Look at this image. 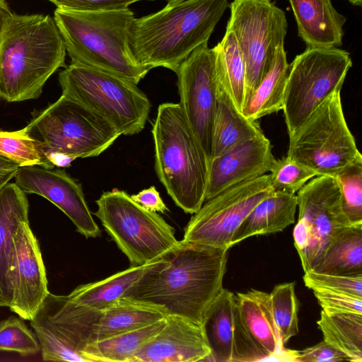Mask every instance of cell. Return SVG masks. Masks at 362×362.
I'll use <instances>...</instances> for the list:
<instances>
[{
    "instance_id": "cell-1",
    "label": "cell",
    "mask_w": 362,
    "mask_h": 362,
    "mask_svg": "<svg viewBox=\"0 0 362 362\" xmlns=\"http://www.w3.org/2000/svg\"><path fill=\"white\" fill-rule=\"evenodd\" d=\"M228 250L180 240L124 297L157 305L168 315L202 324L223 288Z\"/></svg>"
},
{
    "instance_id": "cell-2",
    "label": "cell",
    "mask_w": 362,
    "mask_h": 362,
    "mask_svg": "<svg viewBox=\"0 0 362 362\" xmlns=\"http://www.w3.org/2000/svg\"><path fill=\"white\" fill-rule=\"evenodd\" d=\"M66 52L54 17L12 13L0 37V98L13 103L39 98L49 78L66 67Z\"/></svg>"
},
{
    "instance_id": "cell-3",
    "label": "cell",
    "mask_w": 362,
    "mask_h": 362,
    "mask_svg": "<svg viewBox=\"0 0 362 362\" xmlns=\"http://www.w3.org/2000/svg\"><path fill=\"white\" fill-rule=\"evenodd\" d=\"M228 6V0H184L135 18L129 31L134 59L151 69L175 72L196 48L208 42Z\"/></svg>"
},
{
    "instance_id": "cell-4",
    "label": "cell",
    "mask_w": 362,
    "mask_h": 362,
    "mask_svg": "<svg viewBox=\"0 0 362 362\" xmlns=\"http://www.w3.org/2000/svg\"><path fill=\"white\" fill-rule=\"evenodd\" d=\"M134 18L129 7L92 11L57 8L54 12L71 64L112 74L137 85L151 69L138 63L129 47V31Z\"/></svg>"
},
{
    "instance_id": "cell-5",
    "label": "cell",
    "mask_w": 362,
    "mask_h": 362,
    "mask_svg": "<svg viewBox=\"0 0 362 362\" xmlns=\"http://www.w3.org/2000/svg\"><path fill=\"white\" fill-rule=\"evenodd\" d=\"M151 132L159 180L176 206L195 214L205 201L209 162L179 103L158 106Z\"/></svg>"
},
{
    "instance_id": "cell-6",
    "label": "cell",
    "mask_w": 362,
    "mask_h": 362,
    "mask_svg": "<svg viewBox=\"0 0 362 362\" xmlns=\"http://www.w3.org/2000/svg\"><path fill=\"white\" fill-rule=\"evenodd\" d=\"M58 79L62 95L105 119L121 135H134L144 128L151 103L133 82L74 64L60 71Z\"/></svg>"
},
{
    "instance_id": "cell-7",
    "label": "cell",
    "mask_w": 362,
    "mask_h": 362,
    "mask_svg": "<svg viewBox=\"0 0 362 362\" xmlns=\"http://www.w3.org/2000/svg\"><path fill=\"white\" fill-rule=\"evenodd\" d=\"M286 156L317 176L332 177L362 160L344 115L341 89L332 93L289 136Z\"/></svg>"
},
{
    "instance_id": "cell-8",
    "label": "cell",
    "mask_w": 362,
    "mask_h": 362,
    "mask_svg": "<svg viewBox=\"0 0 362 362\" xmlns=\"http://www.w3.org/2000/svg\"><path fill=\"white\" fill-rule=\"evenodd\" d=\"M95 203L94 215L131 266L157 261L179 243L175 229L163 217L140 206L125 191L105 192Z\"/></svg>"
},
{
    "instance_id": "cell-9",
    "label": "cell",
    "mask_w": 362,
    "mask_h": 362,
    "mask_svg": "<svg viewBox=\"0 0 362 362\" xmlns=\"http://www.w3.org/2000/svg\"><path fill=\"white\" fill-rule=\"evenodd\" d=\"M25 128L45 155L59 152L76 159L99 156L121 135L105 119L64 95Z\"/></svg>"
},
{
    "instance_id": "cell-10",
    "label": "cell",
    "mask_w": 362,
    "mask_h": 362,
    "mask_svg": "<svg viewBox=\"0 0 362 362\" xmlns=\"http://www.w3.org/2000/svg\"><path fill=\"white\" fill-rule=\"evenodd\" d=\"M352 66L349 52L339 47H307L289 64L284 115L288 136L334 90L341 89Z\"/></svg>"
},
{
    "instance_id": "cell-11",
    "label": "cell",
    "mask_w": 362,
    "mask_h": 362,
    "mask_svg": "<svg viewBox=\"0 0 362 362\" xmlns=\"http://www.w3.org/2000/svg\"><path fill=\"white\" fill-rule=\"evenodd\" d=\"M228 7L226 30L235 36L245 63L248 100L284 45L288 23L272 0H233Z\"/></svg>"
},
{
    "instance_id": "cell-12",
    "label": "cell",
    "mask_w": 362,
    "mask_h": 362,
    "mask_svg": "<svg viewBox=\"0 0 362 362\" xmlns=\"http://www.w3.org/2000/svg\"><path fill=\"white\" fill-rule=\"evenodd\" d=\"M296 196L298 217L293 237L303 269L307 272L321 258L334 233L350 223L342 210L334 177L316 176Z\"/></svg>"
},
{
    "instance_id": "cell-13",
    "label": "cell",
    "mask_w": 362,
    "mask_h": 362,
    "mask_svg": "<svg viewBox=\"0 0 362 362\" xmlns=\"http://www.w3.org/2000/svg\"><path fill=\"white\" fill-rule=\"evenodd\" d=\"M269 174L238 184L206 200L185 228L182 241L229 249L251 210L274 191Z\"/></svg>"
},
{
    "instance_id": "cell-14",
    "label": "cell",
    "mask_w": 362,
    "mask_h": 362,
    "mask_svg": "<svg viewBox=\"0 0 362 362\" xmlns=\"http://www.w3.org/2000/svg\"><path fill=\"white\" fill-rule=\"evenodd\" d=\"M175 73L177 78L180 107L209 165L217 91L213 48L209 47L208 42L199 46Z\"/></svg>"
},
{
    "instance_id": "cell-15",
    "label": "cell",
    "mask_w": 362,
    "mask_h": 362,
    "mask_svg": "<svg viewBox=\"0 0 362 362\" xmlns=\"http://www.w3.org/2000/svg\"><path fill=\"white\" fill-rule=\"evenodd\" d=\"M211 349L208 361H259L266 355L256 346L240 315L236 296L222 288L206 310L202 322Z\"/></svg>"
},
{
    "instance_id": "cell-16",
    "label": "cell",
    "mask_w": 362,
    "mask_h": 362,
    "mask_svg": "<svg viewBox=\"0 0 362 362\" xmlns=\"http://www.w3.org/2000/svg\"><path fill=\"white\" fill-rule=\"evenodd\" d=\"M16 184L25 194L40 195L58 207L85 238H97L101 230L94 221L79 183L64 170L39 165L19 167Z\"/></svg>"
},
{
    "instance_id": "cell-17",
    "label": "cell",
    "mask_w": 362,
    "mask_h": 362,
    "mask_svg": "<svg viewBox=\"0 0 362 362\" xmlns=\"http://www.w3.org/2000/svg\"><path fill=\"white\" fill-rule=\"evenodd\" d=\"M13 296L10 310L31 320L47 296L46 270L38 241L29 221H22L13 234Z\"/></svg>"
},
{
    "instance_id": "cell-18",
    "label": "cell",
    "mask_w": 362,
    "mask_h": 362,
    "mask_svg": "<svg viewBox=\"0 0 362 362\" xmlns=\"http://www.w3.org/2000/svg\"><path fill=\"white\" fill-rule=\"evenodd\" d=\"M275 160L271 142L264 133L237 144L210 161L205 201L228 188L265 175Z\"/></svg>"
},
{
    "instance_id": "cell-19",
    "label": "cell",
    "mask_w": 362,
    "mask_h": 362,
    "mask_svg": "<svg viewBox=\"0 0 362 362\" xmlns=\"http://www.w3.org/2000/svg\"><path fill=\"white\" fill-rule=\"evenodd\" d=\"M210 355L202 324L168 315L165 325L129 362H195L208 361Z\"/></svg>"
},
{
    "instance_id": "cell-20",
    "label": "cell",
    "mask_w": 362,
    "mask_h": 362,
    "mask_svg": "<svg viewBox=\"0 0 362 362\" xmlns=\"http://www.w3.org/2000/svg\"><path fill=\"white\" fill-rule=\"evenodd\" d=\"M100 315V310L76 301L69 295L49 292L34 317L45 322L82 353L95 339Z\"/></svg>"
},
{
    "instance_id": "cell-21",
    "label": "cell",
    "mask_w": 362,
    "mask_h": 362,
    "mask_svg": "<svg viewBox=\"0 0 362 362\" xmlns=\"http://www.w3.org/2000/svg\"><path fill=\"white\" fill-rule=\"evenodd\" d=\"M235 296L242 322L267 360L296 361L298 351L285 349L280 340L269 293L252 288Z\"/></svg>"
},
{
    "instance_id": "cell-22",
    "label": "cell",
    "mask_w": 362,
    "mask_h": 362,
    "mask_svg": "<svg viewBox=\"0 0 362 362\" xmlns=\"http://www.w3.org/2000/svg\"><path fill=\"white\" fill-rule=\"evenodd\" d=\"M25 193L16 184L0 190V307H10L13 296V234L22 221H29Z\"/></svg>"
},
{
    "instance_id": "cell-23",
    "label": "cell",
    "mask_w": 362,
    "mask_h": 362,
    "mask_svg": "<svg viewBox=\"0 0 362 362\" xmlns=\"http://www.w3.org/2000/svg\"><path fill=\"white\" fill-rule=\"evenodd\" d=\"M298 34L307 47L335 48L343 44L346 18L332 0H288Z\"/></svg>"
},
{
    "instance_id": "cell-24",
    "label": "cell",
    "mask_w": 362,
    "mask_h": 362,
    "mask_svg": "<svg viewBox=\"0 0 362 362\" xmlns=\"http://www.w3.org/2000/svg\"><path fill=\"white\" fill-rule=\"evenodd\" d=\"M298 207L297 196L274 190L251 210L231 241V247L247 238L275 233L294 223Z\"/></svg>"
},
{
    "instance_id": "cell-25",
    "label": "cell",
    "mask_w": 362,
    "mask_h": 362,
    "mask_svg": "<svg viewBox=\"0 0 362 362\" xmlns=\"http://www.w3.org/2000/svg\"><path fill=\"white\" fill-rule=\"evenodd\" d=\"M261 134L263 132L258 122L250 120L243 116L217 78L211 160L237 144Z\"/></svg>"
},
{
    "instance_id": "cell-26",
    "label": "cell",
    "mask_w": 362,
    "mask_h": 362,
    "mask_svg": "<svg viewBox=\"0 0 362 362\" xmlns=\"http://www.w3.org/2000/svg\"><path fill=\"white\" fill-rule=\"evenodd\" d=\"M311 270L362 276V224H350L339 228Z\"/></svg>"
},
{
    "instance_id": "cell-27",
    "label": "cell",
    "mask_w": 362,
    "mask_h": 362,
    "mask_svg": "<svg viewBox=\"0 0 362 362\" xmlns=\"http://www.w3.org/2000/svg\"><path fill=\"white\" fill-rule=\"evenodd\" d=\"M166 315L167 312L163 307L122 298L100 310L95 341L141 328L160 320Z\"/></svg>"
},
{
    "instance_id": "cell-28",
    "label": "cell",
    "mask_w": 362,
    "mask_h": 362,
    "mask_svg": "<svg viewBox=\"0 0 362 362\" xmlns=\"http://www.w3.org/2000/svg\"><path fill=\"white\" fill-rule=\"evenodd\" d=\"M289 64L284 45L279 47L272 66L242 111L252 121L283 110Z\"/></svg>"
},
{
    "instance_id": "cell-29",
    "label": "cell",
    "mask_w": 362,
    "mask_h": 362,
    "mask_svg": "<svg viewBox=\"0 0 362 362\" xmlns=\"http://www.w3.org/2000/svg\"><path fill=\"white\" fill-rule=\"evenodd\" d=\"M160 259L147 264L131 266L101 281L80 285L69 295L87 307L97 310H104L124 297L127 292Z\"/></svg>"
},
{
    "instance_id": "cell-30",
    "label": "cell",
    "mask_w": 362,
    "mask_h": 362,
    "mask_svg": "<svg viewBox=\"0 0 362 362\" xmlns=\"http://www.w3.org/2000/svg\"><path fill=\"white\" fill-rule=\"evenodd\" d=\"M213 49L217 78L242 113L247 100L246 67L233 34L226 30L223 37Z\"/></svg>"
},
{
    "instance_id": "cell-31",
    "label": "cell",
    "mask_w": 362,
    "mask_h": 362,
    "mask_svg": "<svg viewBox=\"0 0 362 362\" xmlns=\"http://www.w3.org/2000/svg\"><path fill=\"white\" fill-rule=\"evenodd\" d=\"M166 316L141 328L91 341L83 349V355L88 362H129L165 325Z\"/></svg>"
},
{
    "instance_id": "cell-32",
    "label": "cell",
    "mask_w": 362,
    "mask_h": 362,
    "mask_svg": "<svg viewBox=\"0 0 362 362\" xmlns=\"http://www.w3.org/2000/svg\"><path fill=\"white\" fill-rule=\"evenodd\" d=\"M317 324L324 340L343 352L349 361L362 362V314L322 310Z\"/></svg>"
},
{
    "instance_id": "cell-33",
    "label": "cell",
    "mask_w": 362,
    "mask_h": 362,
    "mask_svg": "<svg viewBox=\"0 0 362 362\" xmlns=\"http://www.w3.org/2000/svg\"><path fill=\"white\" fill-rule=\"evenodd\" d=\"M0 155L19 167L39 165L52 169L40 142L24 127L18 131H0Z\"/></svg>"
},
{
    "instance_id": "cell-34",
    "label": "cell",
    "mask_w": 362,
    "mask_h": 362,
    "mask_svg": "<svg viewBox=\"0 0 362 362\" xmlns=\"http://www.w3.org/2000/svg\"><path fill=\"white\" fill-rule=\"evenodd\" d=\"M272 315L281 341L284 344L299 331V300L295 283L276 286L269 293Z\"/></svg>"
},
{
    "instance_id": "cell-35",
    "label": "cell",
    "mask_w": 362,
    "mask_h": 362,
    "mask_svg": "<svg viewBox=\"0 0 362 362\" xmlns=\"http://www.w3.org/2000/svg\"><path fill=\"white\" fill-rule=\"evenodd\" d=\"M338 182L342 210L350 224H362V160L334 177Z\"/></svg>"
},
{
    "instance_id": "cell-36",
    "label": "cell",
    "mask_w": 362,
    "mask_h": 362,
    "mask_svg": "<svg viewBox=\"0 0 362 362\" xmlns=\"http://www.w3.org/2000/svg\"><path fill=\"white\" fill-rule=\"evenodd\" d=\"M30 322L39 341L44 361L88 362L81 352L72 346L45 322L36 317H33Z\"/></svg>"
},
{
    "instance_id": "cell-37",
    "label": "cell",
    "mask_w": 362,
    "mask_h": 362,
    "mask_svg": "<svg viewBox=\"0 0 362 362\" xmlns=\"http://www.w3.org/2000/svg\"><path fill=\"white\" fill-rule=\"evenodd\" d=\"M0 351L30 356L40 351L39 341L21 318L11 316L0 322Z\"/></svg>"
},
{
    "instance_id": "cell-38",
    "label": "cell",
    "mask_w": 362,
    "mask_h": 362,
    "mask_svg": "<svg viewBox=\"0 0 362 362\" xmlns=\"http://www.w3.org/2000/svg\"><path fill=\"white\" fill-rule=\"evenodd\" d=\"M272 187L291 194L298 192L317 173L288 156L275 160L269 171Z\"/></svg>"
},
{
    "instance_id": "cell-39",
    "label": "cell",
    "mask_w": 362,
    "mask_h": 362,
    "mask_svg": "<svg viewBox=\"0 0 362 362\" xmlns=\"http://www.w3.org/2000/svg\"><path fill=\"white\" fill-rule=\"evenodd\" d=\"M305 285L313 290L344 293L362 298V276L320 273L310 270L303 276Z\"/></svg>"
},
{
    "instance_id": "cell-40",
    "label": "cell",
    "mask_w": 362,
    "mask_h": 362,
    "mask_svg": "<svg viewBox=\"0 0 362 362\" xmlns=\"http://www.w3.org/2000/svg\"><path fill=\"white\" fill-rule=\"evenodd\" d=\"M322 310L327 313L362 314V298L344 293L313 290Z\"/></svg>"
},
{
    "instance_id": "cell-41",
    "label": "cell",
    "mask_w": 362,
    "mask_h": 362,
    "mask_svg": "<svg viewBox=\"0 0 362 362\" xmlns=\"http://www.w3.org/2000/svg\"><path fill=\"white\" fill-rule=\"evenodd\" d=\"M57 8L75 11H105L122 9L141 0H47Z\"/></svg>"
},
{
    "instance_id": "cell-42",
    "label": "cell",
    "mask_w": 362,
    "mask_h": 362,
    "mask_svg": "<svg viewBox=\"0 0 362 362\" xmlns=\"http://www.w3.org/2000/svg\"><path fill=\"white\" fill-rule=\"evenodd\" d=\"M349 361L341 351L325 341L305 349L297 353L296 362H339Z\"/></svg>"
},
{
    "instance_id": "cell-43",
    "label": "cell",
    "mask_w": 362,
    "mask_h": 362,
    "mask_svg": "<svg viewBox=\"0 0 362 362\" xmlns=\"http://www.w3.org/2000/svg\"><path fill=\"white\" fill-rule=\"evenodd\" d=\"M130 196L134 202L148 211L156 213H165L166 211H168L159 192L153 186Z\"/></svg>"
},
{
    "instance_id": "cell-44",
    "label": "cell",
    "mask_w": 362,
    "mask_h": 362,
    "mask_svg": "<svg viewBox=\"0 0 362 362\" xmlns=\"http://www.w3.org/2000/svg\"><path fill=\"white\" fill-rule=\"evenodd\" d=\"M45 156L54 167H69L71 163L76 159L71 156L59 152H48L45 153Z\"/></svg>"
},
{
    "instance_id": "cell-45",
    "label": "cell",
    "mask_w": 362,
    "mask_h": 362,
    "mask_svg": "<svg viewBox=\"0 0 362 362\" xmlns=\"http://www.w3.org/2000/svg\"><path fill=\"white\" fill-rule=\"evenodd\" d=\"M6 0H0V37L6 20L12 13Z\"/></svg>"
},
{
    "instance_id": "cell-46",
    "label": "cell",
    "mask_w": 362,
    "mask_h": 362,
    "mask_svg": "<svg viewBox=\"0 0 362 362\" xmlns=\"http://www.w3.org/2000/svg\"><path fill=\"white\" fill-rule=\"evenodd\" d=\"M18 168L0 170V190L14 178Z\"/></svg>"
},
{
    "instance_id": "cell-47",
    "label": "cell",
    "mask_w": 362,
    "mask_h": 362,
    "mask_svg": "<svg viewBox=\"0 0 362 362\" xmlns=\"http://www.w3.org/2000/svg\"><path fill=\"white\" fill-rule=\"evenodd\" d=\"M18 168L19 166L17 164L0 155V170Z\"/></svg>"
},
{
    "instance_id": "cell-48",
    "label": "cell",
    "mask_w": 362,
    "mask_h": 362,
    "mask_svg": "<svg viewBox=\"0 0 362 362\" xmlns=\"http://www.w3.org/2000/svg\"><path fill=\"white\" fill-rule=\"evenodd\" d=\"M349 3L352 4L354 6H361L362 4V0H346Z\"/></svg>"
},
{
    "instance_id": "cell-49",
    "label": "cell",
    "mask_w": 362,
    "mask_h": 362,
    "mask_svg": "<svg viewBox=\"0 0 362 362\" xmlns=\"http://www.w3.org/2000/svg\"><path fill=\"white\" fill-rule=\"evenodd\" d=\"M184 0H167V4H174Z\"/></svg>"
}]
</instances>
